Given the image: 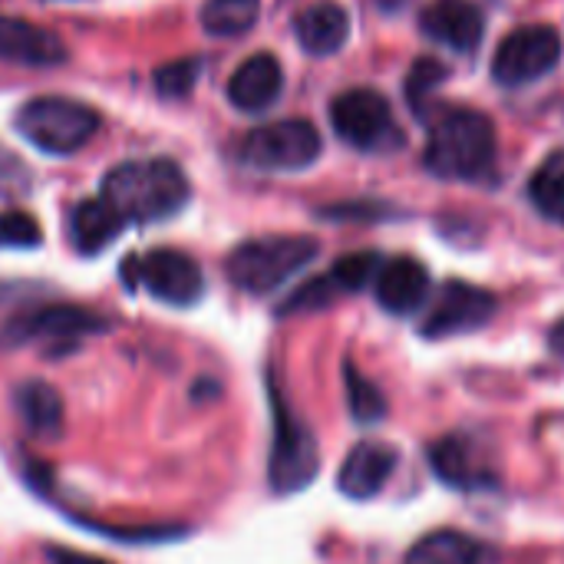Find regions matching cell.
<instances>
[{
	"instance_id": "cell-1",
	"label": "cell",
	"mask_w": 564,
	"mask_h": 564,
	"mask_svg": "<svg viewBox=\"0 0 564 564\" xmlns=\"http://www.w3.org/2000/svg\"><path fill=\"white\" fill-rule=\"evenodd\" d=\"M192 188L172 159H132L106 172L102 195L126 225H152L178 215Z\"/></svg>"
},
{
	"instance_id": "cell-2",
	"label": "cell",
	"mask_w": 564,
	"mask_h": 564,
	"mask_svg": "<svg viewBox=\"0 0 564 564\" xmlns=\"http://www.w3.org/2000/svg\"><path fill=\"white\" fill-rule=\"evenodd\" d=\"M496 165V129L476 109L446 112L426 142V169L440 178L479 182Z\"/></svg>"
},
{
	"instance_id": "cell-3",
	"label": "cell",
	"mask_w": 564,
	"mask_h": 564,
	"mask_svg": "<svg viewBox=\"0 0 564 564\" xmlns=\"http://www.w3.org/2000/svg\"><path fill=\"white\" fill-rule=\"evenodd\" d=\"M321 245L304 235H271L238 245L228 261L225 274L235 288L248 294H268L291 281L297 271H304L317 258Z\"/></svg>"
},
{
	"instance_id": "cell-4",
	"label": "cell",
	"mask_w": 564,
	"mask_h": 564,
	"mask_svg": "<svg viewBox=\"0 0 564 564\" xmlns=\"http://www.w3.org/2000/svg\"><path fill=\"white\" fill-rule=\"evenodd\" d=\"M17 129L46 155H73L99 132V112L69 96H36L17 112Z\"/></svg>"
},
{
	"instance_id": "cell-5",
	"label": "cell",
	"mask_w": 564,
	"mask_h": 564,
	"mask_svg": "<svg viewBox=\"0 0 564 564\" xmlns=\"http://www.w3.org/2000/svg\"><path fill=\"white\" fill-rule=\"evenodd\" d=\"M268 397H271V413H274V446H271L268 479H271L274 492H281V496L301 492L314 482V476L321 469L317 440L304 426V420L291 410V403L284 400V393L274 380L268 383Z\"/></svg>"
},
{
	"instance_id": "cell-6",
	"label": "cell",
	"mask_w": 564,
	"mask_h": 564,
	"mask_svg": "<svg viewBox=\"0 0 564 564\" xmlns=\"http://www.w3.org/2000/svg\"><path fill=\"white\" fill-rule=\"evenodd\" d=\"M334 132L364 152H393L403 145V132L390 102L377 89H347L330 102Z\"/></svg>"
},
{
	"instance_id": "cell-7",
	"label": "cell",
	"mask_w": 564,
	"mask_h": 564,
	"mask_svg": "<svg viewBox=\"0 0 564 564\" xmlns=\"http://www.w3.org/2000/svg\"><path fill=\"white\" fill-rule=\"evenodd\" d=\"M122 281L129 291L145 288L155 301H165L172 307H188L205 294L202 268L195 264V258L175 248H155L145 258H126Z\"/></svg>"
},
{
	"instance_id": "cell-8",
	"label": "cell",
	"mask_w": 564,
	"mask_h": 564,
	"mask_svg": "<svg viewBox=\"0 0 564 564\" xmlns=\"http://www.w3.org/2000/svg\"><path fill=\"white\" fill-rule=\"evenodd\" d=\"M321 132L307 119H281L251 129L241 142V159L261 172H297L317 162Z\"/></svg>"
},
{
	"instance_id": "cell-9",
	"label": "cell",
	"mask_w": 564,
	"mask_h": 564,
	"mask_svg": "<svg viewBox=\"0 0 564 564\" xmlns=\"http://www.w3.org/2000/svg\"><path fill=\"white\" fill-rule=\"evenodd\" d=\"M109 324L106 317H99L89 307H76V304H43V307H30L13 314L3 327H0V344L3 347H23V344H73L79 337L89 334H102Z\"/></svg>"
},
{
	"instance_id": "cell-10",
	"label": "cell",
	"mask_w": 564,
	"mask_h": 564,
	"mask_svg": "<svg viewBox=\"0 0 564 564\" xmlns=\"http://www.w3.org/2000/svg\"><path fill=\"white\" fill-rule=\"evenodd\" d=\"M562 59V36L545 23L509 33L492 59V73L502 86H525L552 73Z\"/></svg>"
},
{
	"instance_id": "cell-11",
	"label": "cell",
	"mask_w": 564,
	"mask_h": 564,
	"mask_svg": "<svg viewBox=\"0 0 564 564\" xmlns=\"http://www.w3.org/2000/svg\"><path fill=\"white\" fill-rule=\"evenodd\" d=\"M496 314V294L466 281H446L423 321V337L446 340L456 334H473Z\"/></svg>"
},
{
	"instance_id": "cell-12",
	"label": "cell",
	"mask_w": 564,
	"mask_h": 564,
	"mask_svg": "<svg viewBox=\"0 0 564 564\" xmlns=\"http://www.w3.org/2000/svg\"><path fill=\"white\" fill-rule=\"evenodd\" d=\"M420 26L426 36H433L436 43L453 46L456 53H473L482 43L486 33V20L482 10L469 0H436L423 10Z\"/></svg>"
},
{
	"instance_id": "cell-13",
	"label": "cell",
	"mask_w": 564,
	"mask_h": 564,
	"mask_svg": "<svg viewBox=\"0 0 564 564\" xmlns=\"http://www.w3.org/2000/svg\"><path fill=\"white\" fill-rule=\"evenodd\" d=\"M397 469V449L387 443H360L347 453L337 486L350 499H373Z\"/></svg>"
},
{
	"instance_id": "cell-14",
	"label": "cell",
	"mask_w": 564,
	"mask_h": 564,
	"mask_svg": "<svg viewBox=\"0 0 564 564\" xmlns=\"http://www.w3.org/2000/svg\"><path fill=\"white\" fill-rule=\"evenodd\" d=\"M0 59L23 66H59L66 59V46L56 33L30 20L0 17Z\"/></svg>"
},
{
	"instance_id": "cell-15",
	"label": "cell",
	"mask_w": 564,
	"mask_h": 564,
	"mask_svg": "<svg viewBox=\"0 0 564 564\" xmlns=\"http://www.w3.org/2000/svg\"><path fill=\"white\" fill-rule=\"evenodd\" d=\"M284 89V69L271 53L248 56L228 79V99L245 112H264Z\"/></svg>"
},
{
	"instance_id": "cell-16",
	"label": "cell",
	"mask_w": 564,
	"mask_h": 564,
	"mask_svg": "<svg viewBox=\"0 0 564 564\" xmlns=\"http://www.w3.org/2000/svg\"><path fill=\"white\" fill-rule=\"evenodd\" d=\"M430 297V271L416 258H393L377 274V301L390 314H413Z\"/></svg>"
},
{
	"instance_id": "cell-17",
	"label": "cell",
	"mask_w": 564,
	"mask_h": 564,
	"mask_svg": "<svg viewBox=\"0 0 564 564\" xmlns=\"http://www.w3.org/2000/svg\"><path fill=\"white\" fill-rule=\"evenodd\" d=\"M126 221L106 198H86L69 215V241L79 254L93 258L122 235Z\"/></svg>"
},
{
	"instance_id": "cell-18",
	"label": "cell",
	"mask_w": 564,
	"mask_h": 564,
	"mask_svg": "<svg viewBox=\"0 0 564 564\" xmlns=\"http://www.w3.org/2000/svg\"><path fill=\"white\" fill-rule=\"evenodd\" d=\"M294 33H297V43L311 56H330V53H337L347 43V36H350V17L337 3H314V7H307L297 17Z\"/></svg>"
},
{
	"instance_id": "cell-19",
	"label": "cell",
	"mask_w": 564,
	"mask_h": 564,
	"mask_svg": "<svg viewBox=\"0 0 564 564\" xmlns=\"http://www.w3.org/2000/svg\"><path fill=\"white\" fill-rule=\"evenodd\" d=\"M406 564H489V549L466 532L440 529L406 552Z\"/></svg>"
},
{
	"instance_id": "cell-20",
	"label": "cell",
	"mask_w": 564,
	"mask_h": 564,
	"mask_svg": "<svg viewBox=\"0 0 564 564\" xmlns=\"http://www.w3.org/2000/svg\"><path fill=\"white\" fill-rule=\"evenodd\" d=\"M13 410L36 436H56L63 430V400L43 380H26L13 390Z\"/></svg>"
},
{
	"instance_id": "cell-21",
	"label": "cell",
	"mask_w": 564,
	"mask_h": 564,
	"mask_svg": "<svg viewBox=\"0 0 564 564\" xmlns=\"http://www.w3.org/2000/svg\"><path fill=\"white\" fill-rule=\"evenodd\" d=\"M430 466L453 489H486V482H492V476L476 463L469 443H463L459 436L440 440L430 449Z\"/></svg>"
},
{
	"instance_id": "cell-22",
	"label": "cell",
	"mask_w": 564,
	"mask_h": 564,
	"mask_svg": "<svg viewBox=\"0 0 564 564\" xmlns=\"http://www.w3.org/2000/svg\"><path fill=\"white\" fill-rule=\"evenodd\" d=\"M532 205L549 218L564 225V152H552L529 182Z\"/></svg>"
},
{
	"instance_id": "cell-23",
	"label": "cell",
	"mask_w": 564,
	"mask_h": 564,
	"mask_svg": "<svg viewBox=\"0 0 564 564\" xmlns=\"http://www.w3.org/2000/svg\"><path fill=\"white\" fill-rule=\"evenodd\" d=\"M261 0H208L202 7V26L212 36H241L258 23Z\"/></svg>"
},
{
	"instance_id": "cell-24",
	"label": "cell",
	"mask_w": 564,
	"mask_h": 564,
	"mask_svg": "<svg viewBox=\"0 0 564 564\" xmlns=\"http://www.w3.org/2000/svg\"><path fill=\"white\" fill-rule=\"evenodd\" d=\"M446 76H449V69L433 56H420L410 66V73H406V99H410V109L420 119H426V106H430L433 93L446 83Z\"/></svg>"
},
{
	"instance_id": "cell-25",
	"label": "cell",
	"mask_w": 564,
	"mask_h": 564,
	"mask_svg": "<svg viewBox=\"0 0 564 564\" xmlns=\"http://www.w3.org/2000/svg\"><path fill=\"white\" fill-rule=\"evenodd\" d=\"M344 377H347V400H350L354 420H360V423H377V420H383V416H387V400H383V393H380L354 364L344 367Z\"/></svg>"
},
{
	"instance_id": "cell-26",
	"label": "cell",
	"mask_w": 564,
	"mask_h": 564,
	"mask_svg": "<svg viewBox=\"0 0 564 564\" xmlns=\"http://www.w3.org/2000/svg\"><path fill=\"white\" fill-rule=\"evenodd\" d=\"M383 261L377 251H357V254H344L334 268H330V281L337 284V291H364L377 274H380Z\"/></svg>"
},
{
	"instance_id": "cell-27",
	"label": "cell",
	"mask_w": 564,
	"mask_h": 564,
	"mask_svg": "<svg viewBox=\"0 0 564 564\" xmlns=\"http://www.w3.org/2000/svg\"><path fill=\"white\" fill-rule=\"evenodd\" d=\"M202 76V59L198 56H185V59H172L165 66L155 69V93L165 99H182L195 89Z\"/></svg>"
},
{
	"instance_id": "cell-28",
	"label": "cell",
	"mask_w": 564,
	"mask_h": 564,
	"mask_svg": "<svg viewBox=\"0 0 564 564\" xmlns=\"http://www.w3.org/2000/svg\"><path fill=\"white\" fill-rule=\"evenodd\" d=\"M43 231L26 212H0V248H36Z\"/></svg>"
},
{
	"instance_id": "cell-29",
	"label": "cell",
	"mask_w": 564,
	"mask_h": 564,
	"mask_svg": "<svg viewBox=\"0 0 564 564\" xmlns=\"http://www.w3.org/2000/svg\"><path fill=\"white\" fill-rule=\"evenodd\" d=\"M337 297V284L327 278H317V281H307L301 291H294L288 297V304L281 307V314H301V311H317V307H327L330 301Z\"/></svg>"
},
{
	"instance_id": "cell-30",
	"label": "cell",
	"mask_w": 564,
	"mask_h": 564,
	"mask_svg": "<svg viewBox=\"0 0 564 564\" xmlns=\"http://www.w3.org/2000/svg\"><path fill=\"white\" fill-rule=\"evenodd\" d=\"M46 562L50 564H112L96 558V555H83V552H69V549H46Z\"/></svg>"
},
{
	"instance_id": "cell-31",
	"label": "cell",
	"mask_w": 564,
	"mask_h": 564,
	"mask_svg": "<svg viewBox=\"0 0 564 564\" xmlns=\"http://www.w3.org/2000/svg\"><path fill=\"white\" fill-rule=\"evenodd\" d=\"M549 344H552V350H555V354H562L564 357V317L558 321V324H555V327H552V334H549Z\"/></svg>"
},
{
	"instance_id": "cell-32",
	"label": "cell",
	"mask_w": 564,
	"mask_h": 564,
	"mask_svg": "<svg viewBox=\"0 0 564 564\" xmlns=\"http://www.w3.org/2000/svg\"><path fill=\"white\" fill-rule=\"evenodd\" d=\"M380 3H387V7H397L400 0H380Z\"/></svg>"
}]
</instances>
